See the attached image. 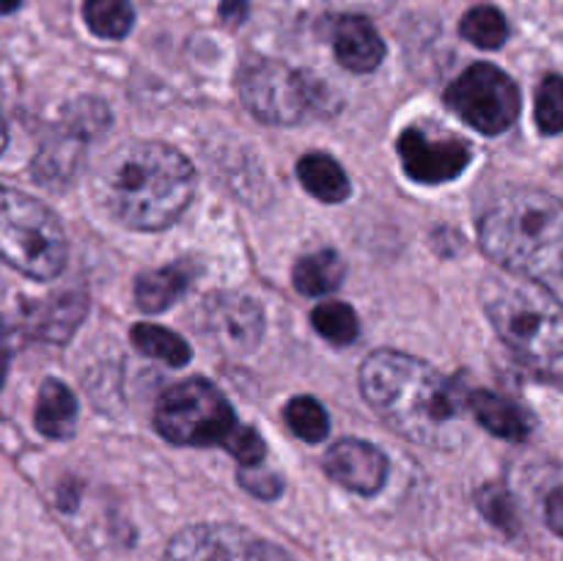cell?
<instances>
[{"instance_id":"obj_27","label":"cell","mask_w":563,"mask_h":561,"mask_svg":"<svg viewBox=\"0 0 563 561\" xmlns=\"http://www.w3.org/2000/svg\"><path fill=\"white\" fill-rule=\"evenodd\" d=\"M223 449L229 451L231 457H236L240 465H262L264 451H267L256 429L245 427V424H236V427L231 429L229 438L223 440Z\"/></svg>"},{"instance_id":"obj_4","label":"cell","mask_w":563,"mask_h":561,"mask_svg":"<svg viewBox=\"0 0 563 561\" xmlns=\"http://www.w3.org/2000/svg\"><path fill=\"white\" fill-rule=\"evenodd\" d=\"M478 242L506 273L563 275V201L539 190L500 196L478 220Z\"/></svg>"},{"instance_id":"obj_31","label":"cell","mask_w":563,"mask_h":561,"mask_svg":"<svg viewBox=\"0 0 563 561\" xmlns=\"http://www.w3.org/2000/svg\"><path fill=\"white\" fill-rule=\"evenodd\" d=\"M11 361V346H9V330H5L3 319H0V388H3L5 372H9Z\"/></svg>"},{"instance_id":"obj_16","label":"cell","mask_w":563,"mask_h":561,"mask_svg":"<svg viewBox=\"0 0 563 561\" xmlns=\"http://www.w3.org/2000/svg\"><path fill=\"white\" fill-rule=\"evenodd\" d=\"M190 284V267L187 264H170V267L148 270L135 284V302L141 311L159 314L179 300Z\"/></svg>"},{"instance_id":"obj_14","label":"cell","mask_w":563,"mask_h":561,"mask_svg":"<svg viewBox=\"0 0 563 561\" xmlns=\"http://www.w3.org/2000/svg\"><path fill=\"white\" fill-rule=\"evenodd\" d=\"M471 413L487 432L504 440H526L531 435V418L506 396L493 394V391H473L471 394Z\"/></svg>"},{"instance_id":"obj_6","label":"cell","mask_w":563,"mask_h":561,"mask_svg":"<svg viewBox=\"0 0 563 561\" xmlns=\"http://www.w3.org/2000/svg\"><path fill=\"white\" fill-rule=\"evenodd\" d=\"M242 102L256 119L275 127L300 124L311 116L328 113L330 94L306 72L280 61H251L236 77Z\"/></svg>"},{"instance_id":"obj_5","label":"cell","mask_w":563,"mask_h":561,"mask_svg":"<svg viewBox=\"0 0 563 561\" xmlns=\"http://www.w3.org/2000/svg\"><path fill=\"white\" fill-rule=\"evenodd\" d=\"M0 258L36 280H49L66 264L64 226L33 196L0 185Z\"/></svg>"},{"instance_id":"obj_8","label":"cell","mask_w":563,"mask_h":561,"mask_svg":"<svg viewBox=\"0 0 563 561\" xmlns=\"http://www.w3.org/2000/svg\"><path fill=\"white\" fill-rule=\"evenodd\" d=\"M449 108L482 135H500L520 116V91L506 72L493 64H473L445 91Z\"/></svg>"},{"instance_id":"obj_24","label":"cell","mask_w":563,"mask_h":561,"mask_svg":"<svg viewBox=\"0 0 563 561\" xmlns=\"http://www.w3.org/2000/svg\"><path fill=\"white\" fill-rule=\"evenodd\" d=\"M284 416L291 432L300 440H306V443H319V440L328 438L330 418L324 407L317 399H311V396H295L286 405Z\"/></svg>"},{"instance_id":"obj_25","label":"cell","mask_w":563,"mask_h":561,"mask_svg":"<svg viewBox=\"0 0 563 561\" xmlns=\"http://www.w3.org/2000/svg\"><path fill=\"white\" fill-rule=\"evenodd\" d=\"M537 124L548 135L563 132V77H544L537 91Z\"/></svg>"},{"instance_id":"obj_21","label":"cell","mask_w":563,"mask_h":561,"mask_svg":"<svg viewBox=\"0 0 563 561\" xmlns=\"http://www.w3.org/2000/svg\"><path fill=\"white\" fill-rule=\"evenodd\" d=\"M460 33L467 42L476 44V47L498 50L506 42V36H509V25H506V16L498 9L476 6V9H471L462 16Z\"/></svg>"},{"instance_id":"obj_1","label":"cell","mask_w":563,"mask_h":561,"mask_svg":"<svg viewBox=\"0 0 563 561\" xmlns=\"http://www.w3.org/2000/svg\"><path fill=\"white\" fill-rule=\"evenodd\" d=\"M361 388L368 405L412 443L454 449L465 438L471 394L407 352L379 350L361 369Z\"/></svg>"},{"instance_id":"obj_22","label":"cell","mask_w":563,"mask_h":561,"mask_svg":"<svg viewBox=\"0 0 563 561\" xmlns=\"http://www.w3.org/2000/svg\"><path fill=\"white\" fill-rule=\"evenodd\" d=\"M311 322L322 339L333 341L339 346L352 344L361 333L357 314L346 302H319L311 314Z\"/></svg>"},{"instance_id":"obj_23","label":"cell","mask_w":563,"mask_h":561,"mask_svg":"<svg viewBox=\"0 0 563 561\" xmlns=\"http://www.w3.org/2000/svg\"><path fill=\"white\" fill-rule=\"evenodd\" d=\"M86 314V297L64 295L49 302L38 317V333L49 341H66Z\"/></svg>"},{"instance_id":"obj_33","label":"cell","mask_w":563,"mask_h":561,"mask_svg":"<svg viewBox=\"0 0 563 561\" xmlns=\"http://www.w3.org/2000/svg\"><path fill=\"white\" fill-rule=\"evenodd\" d=\"M5 141H9V132H5L3 119H0V152H3V148H5Z\"/></svg>"},{"instance_id":"obj_12","label":"cell","mask_w":563,"mask_h":561,"mask_svg":"<svg viewBox=\"0 0 563 561\" xmlns=\"http://www.w3.org/2000/svg\"><path fill=\"white\" fill-rule=\"evenodd\" d=\"M324 471L333 482L352 493L374 495L383 490L385 479H388V457L366 440L346 438L330 446L328 457H324Z\"/></svg>"},{"instance_id":"obj_15","label":"cell","mask_w":563,"mask_h":561,"mask_svg":"<svg viewBox=\"0 0 563 561\" xmlns=\"http://www.w3.org/2000/svg\"><path fill=\"white\" fill-rule=\"evenodd\" d=\"M77 399L60 380H44L36 399V429L53 440L75 435Z\"/></svg>"},{"instance_id":"obj_2","label":"cell","mask_w":563,"mask_h":561,"mask_svg":"<svg viewBox=\"0 0 563 561\" xmlns=\"http://www.w3.org/2000/svg\"><path fill=\"white\" fill-rule=\"evenodd\" d=\"M97 198L113 220L135 231L174 223L196 193V170L165 143L132 141L108 154L97 170Z\"/></svg>"},{"instance_id":"obj_10","label":"cell","mask_w":563,"mask_h":561,"mask_svg":"<svg viewBox=\"0 0 563 561\" xmlns=\"http://www.w3.org/2000/svg\"><path fill=\"white\" fill-rule=\"evenodd\" d=\"M396 148H399V160L407 176L421 182V185H440V182L456 179L471 163L467 143L454 141V138H429L427 132L416 130V127L401 132Z\"/></svg>"},{"instance_id":"obj_17","label":"cell","mask_w":563,"mask_h":561,"mask_svg":"<svg viewBox=\"0 0 563 561\" xmlns=\"http://www.w3.org/2000/svg\"><path fill=\"white\" fill-rule=\"evenodd\" d=\"M297 176H300V185L319 201L339 204L350 196V179H346L344 168L328 154H306L297 163Z\"/></svg>"},{"instance_id":"obj_3","label":"cell","mask_w":563,"mask_h":561,"mask_svg":"<svg viewBox=\"0 0 563 561\" xmlns=\"http://www.w3.org/2000/svg\"><path fill=\"white\" fill-rule=\"evenodd\" d=\"M482 302L511 355L531 374L563 391V306L559 297L526 275H489Z\"/></svg>"},{"instance_id":"obj_20","label":"cell","mask_w":563,"mask_h":561,"mask_svg":"<svg viewBox=\"0 0 563 561\" xmlns=\"http://www.w3.org/2000/svg\"><path fill=\"white\" fill-rule=\"evenodd\" d=\"M82 16L88 28L102 38H124L135 22L130 0H86Z\"/></svg>"},{"instance_id":"obj_28","label":"cell","mask_w":563,"mask_h":561,"mask_svg":"<svg viewBox=\"0 0 563 561\" xmlns=\"http://www.w3.org/2000/svg\"><path fill=\"white\" fill-rule=\"evenodd\" d=\"M236 479H240V484L247 490V493L264 501L278 498L280 490H284V482L278 479V473L267 471V468L262 465H242L240 473H236Z\"/></svg>"},{"instance_id":"obj_7","label":"cell","mask_w":563,"mask_h":561,"mask_svg":"<svg viewBox=\"0 0 563 561\" xmlns=\"http://www.w3.org/2000/svg\"><path fill=\"white\" fill-rule=\"evenodd\" d=\"M154 427L176 446H223L236 421L229 399L209 380L192 377L159 396Z\"/></svg>"},{"instance_id":"obj_18","label":"cell","mask_w":563,"mask_h":561,"mask_svg":"<svg viewBox=\"0 0 563 561\" xmlns=\"http://www.w3.org/2000/svg\"><path fill=\"white\" fill-rule=\"evenodd\" d=\"M295 286L297 292L308 297L328 295V292L339 289L341 280H344V262L335 251H319L308 253L300 262L295 264Z\"/></svg>"},{"instance_id":"obj_19","label":"cell","mask_w":563,"mask_h":561,"mask_svg":"<svg viewBox=\"0 0 563 561\" xmlns=\"http://www.w3.org/2000/svg\"><path fill=\"white\" fill-rule=\"evenodd\" d=\"M132 344L143 355L168 363V366H185L190 361V346H187V341L181 336H176L174 330L159 328V324H135L132 328Z\"/></svg>"},{"instance_id":"obj_26","label":"cell","mask_w":563,"mask_h":561,"mask_svg":"<svg viewBox=\"0 0 563 561\" xmlns=\"http://www.w3.org/2000/svg\"><path fill=\"white\" fill-rule=\"evenodd\" d=\"M478 509L482 515L493 522L500 531H515L517 528V509L515 498L509 495V490L504 484H487V487L478 493Z\"/></svg>"},{"instance_id":"obj_32","label":"cell","mask_w":563,"mask_h":561,"mask_svg":"<svg viewBox=\"0 0 563 561\" xmlns=\"http://www.w3.org/2000/svg\"><path fill=\"white\" fill-rule=\"evenodd\" d=\"M22 0H0V14H11V11L20 9Z\"/></svg>"},{"instance_id":"obj_9","label":"cell","mask_w":563,"mask_h":561,"mask_svg":"<svg viewBox=\"0 0 563 561\" xmlns=\"http://www.w3.org/2000/svg\"><path fill=\"white\" fill-rule=\"evenodd\" d=\"M165 561H289L286 553L236 526H192L170 539Z\"/></svg>"},{"instance_id":"obj_13","label":"cell","mask_w":563,"mask_h":561,"mask_svg":"<svg viewBox=\"0 0 563 561\" xmlns=\"http://www.w3.org/2000/svg\"><path fill=\"white\" fill-rule=\"evenodd\" d=\"M333 50L350 72H374L385 58V42L366 16H344L333 31Z\"/></svg>"},{"instance_id":"obj_30","label":"cell","mask_w":563,"mask_h":561,"mask_svg":"<svg viewBox=\"0 0 563 561\" xmlns=\"http://www.w3.org/2000/svg\"><path fill=\"white\" fill-rule=\"evenodd\" d=\"M245 14H247V0H223V6H220V16H223L225 22H231V25L245 20Z\"/></svg>"},{"instance_id":"obj_11","label":"cell","mask_w":563,"mask_h":561,"mask_svg":"<svg viewBox=\"0 0 563 561\" xmlns=\"http://www.w3.org/2000/svg\"><path fill=\"white\" fill-rule=\"evenodd\" d=\"M207 330L223 350H253L264 333L262 308L245 295L220 292L207 300Z\"/></svg>"},{"instance_id":"obj_29","label":"cell","mask_w":563,"mask_h":561,"mask_svg":"<svg viewBox=\"0 0 563 561\" xmlns=\"http://www.w3.org/2000/svg\"><path fill=\"white\" fill-rule=\"evenodd\" d=\"M544 517H548V526L553 528L559 537H563V487L550 493L548 506H544Z\"/></svg>"}]
</instances>
